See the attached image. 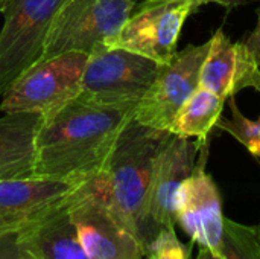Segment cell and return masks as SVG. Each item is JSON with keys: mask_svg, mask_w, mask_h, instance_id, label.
<instances>
[{"mask_svg": "<svg viewBox=\"0 0 260 259\" xmlns=\"http://www.w3.org/2000/svg\"><path fill=\"white\" fill-rule=\"evenodd\" d=\"M209 47L210 40L203 44H189L175 52L171 61L160 64L151 87L136 107L134 121L169 131L183 104L200 87L201 67Z\"/></svg>", "mask_w": 260, "mask_h": 259, "instance_id": "obj_9", "label": "cell"}, {"mask_svg": "<svg viewBox=\"0 0 260 259\" xmlns=\"http://www.w3.org/2000/svg\"><path fill=\"white\" fill-rule=\"evenodd\" d=\"M64 0H5L0 29V96L43 56L52 21Z\"/></svg>", "mask_w": 260, "mask_h": 259, "instance_id": "obj_6", "label": "cell"}, {"mask_svg": "<svg viewBox=\"0 0 260 259\" xmlns=\"http://www.w3.org/2000/svg\"><path fill=\"white\" fill-rule=\"evenodd\" d=\"M139 102L94 105L79 99L43 118L35 137V177L85 180L104 171Z\"/></svg>", "mask_w": 260, "mask_h": 259, "instance_id": "obj_1", "label": "cell"}, {"mask_svg": "<svg viewBox=\"0 0 260 259\" xmlns=\"http://www.w3.org/2000/svg\"><path fill=\"white\" fill-rule=\"evenodd\" d=\"M146 256L154 259H190L192 250L178 240L175 227H163L148 244Z\"/></svg>", "mask_w": 260, "mask_h": 259, "instance_id": "obj_19", "label": "cell"}, {"mask_svg": "<svg viewBox=\"0 0 260 259\" xmlns=\"http://www.w3.org/2000/svg\"><path fill=\"white\" fill-rule=\"evenodd\" d=\"M82 182L35 176L0 180V237L17 232L47 208L66 200Z\"/></svg>", "mask_w": 260, "mask_h": 259, "instance_id": "obj_12", "label": "cell"}, {"mask_svg": "<svg viewBox=\"0 0 260 259\" xmlns=\"http://www.w3.org/2000/svg\"><path fill=\"white\" fill-rule=\"evenodd\" d=\"M257 231H259V238H260V223H259V226H257Z\"/></svg>", "mask_w": 260, "mask_h": 259, "instance_id": "obj_27", "label": "cell"}, {"mask_svg": "<svg viewBox=\"0 0 260 259\" xmlns=\"http://www.w3.org/2000/svg\"><path fill=\"white\" fill-rule=\"evenodd\" d=\"M43 118L37 113H3L0 118V180L34 176L35 137Z\"/></svg>", "mask_w": 260, "mask_h": 259, "instance_id": "obj_15", "label": "cell"}, {"mask_svg": "<svg viewBox=\"0 0 260 259\" xmlns=\"http://www.w3.org/2000/svg\"><path fill=\"white\" fill-rule=\"evenodd\" d=\"M160 64L134 52L99 46L88 53L76 99L94 105L139 102Z\"/></svg>", "mask_w": 260, "mask_h": 259, "instance_id": "obj_5", "label": "cell"}, {"mask_svg": "<svg viewBox=\"0 0 260 259\" xmlns=\"http://www.w3.org/2000/svg\"><path fill=\"white\" fill-rule=\"evenodd\" d=\"M244 0H207V3H218L222 6H236L239 3H242Z\"/></svg>", "mask_w": 260, "mask_h": 259, "instance_id": "obj_22", "label": "cell"}, {"mask_svg": "<svg viewBox=\"0 0 260 259\" xmlns=\"http://www.w3.org/2000/svg\"><path fill=\"white\" fill-rule=\"evenodd\" d=\"M203 143L171 133L158 153L146 206V218L154 237L163 227H175V195L180 185L192 174Z\"/></svg>", "mask_w": 260, "mask_h": 259, "instance_id": "obj_11", "label": "cell"}, {"mask_svg": "<svg viewBox=\"0 0 260 259\" xmlns=\"http://www.w3.org/2000/svg\"><path fill=\"white\" fill-rule=\"evenodd\" d=\"M171 133L136 122L122 131L102 172L90 177L116 217L143 243L154 234L146 218L148 194L158 153Z\"/></svg>", "mask_w": 260, "mask_h": 259, "instance_id": "obj_2", "label": "cell"}, {"mask_svg": "<svg viewBox=\"0 0 260 259\" xmlns=\"http://www.w3.org/2000/svg\"><path fill=\"white\" fill-rule=\"evenodd\" d=\"M197 259H218L213 253H210L209 250H206V249H200V253H198V256Z\"/></svg>", "mask_w": 260, "mask_h": 259, "instance_id": "obj_24", "label": "cell"}, {"mask_svg": "<svg viewBox=\"0 0 260 259\" xmlns=\"http://www.w3.org/2000/svg\"><path fill=\"white\" fill-rule=\"evenodd\" d=\"M137 0H64L49 29L43 58L66 52L90 53L122 31Z\"/></svg>", "mask_w": 260, "mask_h": 259, "instance_id": "obj_4", "label": "cell"}, {"mask_svg": "<svg viewBox=\"0 0 260 259\" xmlns=\"http://www.w3.org/2000/svg\"><path fill=\"white\" fill-rule=\"evenodd\" d=\"M251 87H253V89H256V90L260 93V69L256 70V73H254V76H253Z\"/></svg>", "mask_w": 260, "mask_h": 259, "instance_id": "obj_23", "label": "cell"}, {"mask_svg": "<svg viewBox=\"0 0 260 259\" xmlns=\"http://www.w3.org/2000/svg\"><path fill=\"white\" fill-rule=\"evenodd\" d=\"M69 212L78 240L90 259H142L143 243L116 217L90 179L69 197Z\"/></svg>", "mask_w": 260, "mask_h": 259, "instance_id": "obj_7", "label": "cell"}, {"mask_svg": "<svg viewBox=\"0 0 260 259\" xmlns=\"http://www.w3.org/2000/svg\"><path fill=\"white\" fill-rule=\"evenodd\" d=\"M69 197L47 208L15 232L18 247L29 259H90L72 223Z\"/></svg>", "mask_w": 260, "mask_h": 259, "instance_id": "obj_13", "label": "cell"}, {"mask_svg": "<svg viewBox=\"0 0 260 259\" xmlns=\"http://www.w3.org/2000/svg\"><path fill=\"white\" fill-rule=\"evenodd\" d=\"M225 101L227 99L198 87L177 113L169 133L187 139L195 137L198 142H204L209 133L216 127Z\"/></svg>", "mask_w": 260, "mask_h": 259, "instance_id": "obj_16", "label": "cell"}, {"mask_svg": "<svg viewBox=\"0 0 260 259\" xmlns=\"http://www.w3.org/2000/svg\"><path fill=\"white\" fill-rule=\"evenodd\" d=\"M193 0H145L134 6L119 35L107 46L143 55L158 64L171 61Z\"/></svg>", "mask_w": 260, "mask_h": 259, "instance_id": "obj_8", "label": "cell"}, {"mask_svg": "<svg viewBox=\"0 0 260 259\" xmlns=\"http://www.w3.org/2000/svg\"><path fill=\"white\" fill-rule=\"evenodd\" d=\"M193 2H195L197 8H200L201 5H206V3H207V0H193Z\"/></svg>", "mask_w": 260, "mask_h": 259, "instance_id": "obj_25", "label": "cell"}, {"mask_svg": "<svg viewBox=\"0 0 260 259\" xmlns=\"http://www.w3.org/2000/svg\"><path fill=\"white\" fill-rule=\"evenodd\" d=\"M87 58L82 52H66L38 60L2 95L0 110L43 116L59 110L79 96Z\"/></svg>", "mask_w": 260, "mask_h": 259, "instance_id": "obj_3", "label": "cell"}, {"mask_svg": "<svg viewBox=\"0 0 260 259\" xmlns=\"http://www.w3.org/2000/svg\"><path fill=\"white\" fill-rule=\"evenodd\" d=\"M0 259H29L18 247L15 232L0 237Z\"/></svg>", "mask_w": 260, "mask_h": 259, "instance_id": "obj_20", "label": "cell"}, {"mask_svg": "<svg viewBox=\"0 0 260 259\" xmlns=\"http://www.w3.org/2000/svg\"><path fill=\"white\" fill-rule=\"evenodd\" d=\"M3 3H5V0H0V11H2V8H3Z\"/></svg>", "mask_w": 260, "mask_h": 259, "instance_id": "obj_26", "label": "cell"}, {"mask_svg": "<svg viewBox=\"0 0 260 259\" xmlns=\"http://www.w3.org/2000/svg\"><path fill=\"white\" fill-rule=\"evenodd\" d=\"M260 66L245 43H233L222 29L210 38V47L201 67L200 87L229 99L242 89L251 87Z\"/></svg>", "mask_w": 260, "mask_h": 259, "instance_id": "obj_14", "label": "cell"}, {"mask_svg": "<svg viewBox=\"0 0 260 259\" xmlns=\"http://www.w3.org/2000/svg\"><path fill=\"white\" fill-rule=\"evenodd\" d=\"M245 46L250 50V53L253 55L254 61L260 66V8L259 11H257V23H256V27L250 34V37L247 38Z\"/></svg>", "mask_w": 260, "mask_h": 259, "instance_id": "obj_21", "label": "cell"}, {"mask_svg": "<svg viewBox=\"0 0 260 259\" xmlns=\"http://www.w3.org/2000/svg\"><path fill=\"white\" fill-rule=\"evenodd\" d=\"M142 259H154V258H151V256H145V258H142Z\"/></svg>", "mask_w": 260, "mask_h": 259, "instance_id": "obj_28", "label": "cell"}, {"mask_svg": "<svg viewBox=\"0 0 260 259\" xmlns=\"http://www.w3.org/2000/svg\"><path fill=\"white\" fill-rule=\"evenodd\" d=\"M229 105L232 110L230 118H219L216 127L222 131L232 134L236 140H239L253 156L260 159V118L248 119L238 107L235 96H230Z\"/></svg>", "mask_w": 260, "mask_h": 259, "instance_id": "obj_18", "label": "cell"}, {"mask_svg": "<svg viewBox=\"0 0 260 259\" xmlns=\"http://www.w3.org/2000/svg\"><path fill=\"white\" fill-rule=\"evenodd\" d=\"M218 259H260L257 226H247L225 218Z\"/></svg>", "mask_w": 260, "mask_h": 259, "instance_id": "obj_17", "label": "cell"}, {"mask_svg": "<svg viewBox=\"0 0 260 259\" xmlns=\"http://www.w3.org/2000/svg\"><path fill=\"white\" fill-rule=\"evenodd\" d=\"M201 151V159L197 160L192 174L177 191L174 205L175 224H178L200 249H206L218 258L225 217L222 214L218 186L206 171L207 148L204 143Z\"/></svg>", "mask_w": 260, "mask_h": 259, "instance_id": "obj_10", "label": "cell"}]
</instances>
